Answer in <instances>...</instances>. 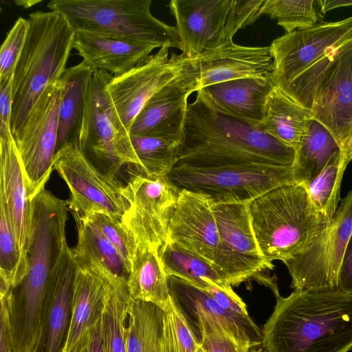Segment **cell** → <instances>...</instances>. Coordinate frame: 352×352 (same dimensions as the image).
Here are the masks:
<instances>
[{
    "label": "cell",
    "mask_w": 352,
    "mask_h": 352,
    "mask_svg": "<svg viewBox=\"0 0 352 352\" xmlns=\"http://www.w3.org/2000/svg\"><path fill=\"white\" fill-rule=\"evenodd\" d=\"M296 151L261 126L216 109L201 89L188 104L177 164L196 167H292Z\"/></svg>",
    "instance_id": "6da1fadb"
},
{
    "label": "cell",
    "mask_w": 352,
    "mask_h": 352,
    "mask_svg": "<svg viewBox=\"0 0 352 352\" xmlns=\"http://www.w3.org/2000/svg\"><path fill=\"white\" fill-rule=\"evenodd\" d=\"M276 303L262 331L266 352L352 350V294L339 290H294Z\"/></svg>",
    "instance_id": "7a4b0ae2"
},
{
    "label": "cell",
    "mask_w": 352,
    "mask_h": 352,
    "mask_svg": "<svg viewBox=\"0 0 352 352\" xmlns=\"http://www.w3.org/2000/svg\"><path fill=\"white\" fill-rule=\"evenodd\" d=\"M28 21L25 42L13 74L12 135L47 87L65 73L76 32L56 11H36L30 14Z\"/></svg>",
    "instance_id": "3957f363"
},
{
    "label": "cell",
    "mask_w": 352,
    "mask_h": 352,
    "mask_svg": "<svg viewBox=\"0 0 352 352\" xmlns=\"http://www.w3.org/2000/svg\"><path fill=\"white\" fill-rule=\"evenodd\" d=\"M252 230L269 263L307 248L329 222L313 206L305 184H286L248 204Z\"/></svg>",
    "instance_id": "277c9868"
},
{
    "label": "cell",
    "mask_w": 352,
    "mask_h": 352,
    "mask_svg": "<svg viewBox=\"0 0 352 352\" xmlns=\"http://www.w3.org/2000/svg\"><path fill=\"white\" fill-rule=\"evenodd\" d=\"M270 46L276 87L283 91L292 81L300 94L313 98L329 69L352 47V16L285 33Z\"/></svg>",
    "instance_id": "5b68a950"
},
{
    "label": "cell",
    "mask_w": 352,
    "mask_h": 352,
    "mask_svg": "<svg viewBox=\"0 0 352 352\" xmlns=\"http://www.w3.org/2000/svg\"><path fill=\"white\" fill-rule=\"evenodd\" d=\"M151 0H52L50 11L62 14L75 32L127 37L157 48L168 45L182 50L175 27L155 18Z\"/></svg>",
    "instance_id": "8992f818"
},
{
    "label": "cell",
    "mask_w": 352,
    "mask_h": 352,
    "mask_svg": "<svg viewBox=\"0 0 352 352\" xmlns=\"http://www.w3.org/2000/svg\"><path fill=\"white\" fill-rule=\"evenodd\" d=\"M265 0H172L182 53L190 58L233 41L240 29L262 14Z\"/></svg>",
    "instance_id": "52a82bcc"
},
{
    "label": "cell",
    "mask_w": 352,
    "mask_h": 352,
    "mask_svg": "<svg viewBox=\"0 0 352 352\" xmlns=\"http://www.w3.org/2000/svg\"><path fill=\"white\" fill-rule=\"evenodd\" d=\"M113 78L95 69L89 84L78 148L100 170L117 179L122 168L138 166L129 131L123 124L107 91Z\"/></svg>",
    "instance_id": "ba28073f"
},
{
    "label": "cell",
    "mask_w": 352,
    "mask_h": 352,
    "mask_svg": "<svg viewBox=\"0 0 352 352\" xmlns=\"http://www.w3.org/2000/svg\"><path fill=\"white\" fill-rule=\"evenodd\" d=\"M166 177L179 190L203 195L212 206L249 204L276 187L294 183L292 167L274 166L196 167L177 164Z\"/></svg>",
    "instance_id": "9c48e42d"
},
{
    "label": "cell",
    "mask_w": 352,
    "mask_h": 352,
    "mask_svg": "<svg viewBox=\"0 0 352 352\" xmlns=\"http://www.w3.org/2000/svg\"><path fill=\"white\" fill-rule=\"evenodd\" d=\"M62 91L60 79L47 87L13 135L30 200L45 189L54 170Z\"/></svg>",
    "instance_id": "30bf717a"
},
{
    "label": "cell",
    "mask_w": 352,
    "mask_h": 352,
    "mask_svg": "<svg viewBox=\"0 0 352 352\" xmlns=\"http://www.w3.org/2000/svg\"><path fill=\"white\" fill-rule=\"evenodd\" d=\"M332 219L303 251L283 261L294 290H336L345 248L352 232V190Z\"/></svg>",
    "instance_id": "8fae6325"
},
{
    "label": "cell",
    "mask_w": 352,
    "mask_h": 352,
    "mask_svg": "<svg viewBox=\"0 0 352 352\" xmlns=\"http://www.w3.org/2000/svg\"><path fill=\"white\" fill-rule=\"evenodd\" d=\"M179 191L166 175L148 176L138 170L131 175L122 191L128 208L120 222L137 250H160L164 245Z\"/></svg>",
    "instance_id": "7c38bea8"
},
{
    "label": "cell",
    "mask_w": 352,
    "mask_h": 352,
    "mask_svg": "<svg viewBox=\"0 0 352 352\" xmlns=\"http://www.w3.org/2000/svg\"><path fill=\"white\" fill-rule=\"evenodd\" d=\"M54 169L67 185L73 215L106 214L120 219L128 208L124 186L97 168L77 145L67 144L54 156Z\"/></svg>",
    "instance_id": "4fadbf2b"
},
{
    "label": "cell",
    "mask_w": 352,
    "mask_h": 352,
    "mask_svg": "<svg viewBox=\"0 0 352 352\" xmlns=\"http://www.w3.org/2000/svg\"><path fill=\"white\" fill-rule=\"evenodd\" d=\"M219 241L213 265L222 280L230 286L254 278L274 265L263 256L254 236L248 204H226L212 206Z\"/></svg>",
    "instance_id": "5bb4252c"
},
{
    "label": "cell",
    "mask_w": 352,
    "mask_h": 352,
    "mask_svg": "<svg viewBox=\"0 0 352 352\" xmlns=\"http://www.w3.org/2000/svg\"><path fill=\"white\" fill-rule=\"evenodd\" d=\"M170 48L160 47L132 69L113 76L107 85L112 102L129 132L146 102L181 72L189 58L183 53L170 56Z\"/></svg>",
    "instance_id": "9a60e30c"
},
{
    "label": "cell",
    "mask_w": 352,
    "mask_h": 352,
    "mask_svg": "<svg viewBox=\"0 0 352 352\" xmlns=\"http://www.w3.org/2000/svg\"><path fill=\"white\" fill-rule=\"evenodd\" d=\"M195 58H188L181 72L155 93L135 118L130 135H150L182 141L188 96L199 91Z\"/></svg>",
    "instance_id": "2e32d148"
},
{
    "label": "cell",
    "mask_w": 352,
    "mask_h": 352,
    "mask_svg": "<svg viewBox=\"0 0 352 352\" xmlns=\"http://www.w3.org/2000/svg\"><path fill=\"white\" fill-rule=\"evenodd\" d=\"M76 262L64 244L50 273L41 314L40 333L32 352H61L70 322Z\"/></svg>",
    "instance_id": "e0dca14e"
},
{
    "label": "cell",
    "mask_w": 352,
    "mask_h": 352,
    "mask_svg": "<svg viewBox=\"0 0 352 352\" xmlns=\"http://www.w3.org/2000/svg\"><path fill=\"white\" fill-rule=\"evenodd\" d=\"M212 206L203 195L180 190L168 223L166 240L212 263L219 241Z\"/></svg>",
    "instance_id": "ac0fdd59"
},
{
    "label": "cell",
    "mask_w": 352,
    "mask_h": 352,
    "mask_svg": "<svg viewBox=\"0 0 352 352\" xmlns=\"http://www.w3.org/2000/svg\"><path fill=\"white\" fill-rule=\"evenodd\" d=\"M313 119L340 145L352 131V47L329 69L316 90Z\"/></svg>",
    "instance_id": "d6986e66"
},
{
    "label": "cell",
    "mask_w": 352,
    "mask_h": 352,
    "mask_svg": "<svg viewBox=\"0 0 352 352\" xmlns=\"http://www.w3.org/2000/svg\"><path fill=\"white\" fill-rule=\"evenodd\" d=\"M194 58L199 89L236 79L272 75L274 70L270 46H242L232 41Z\"/></svg>",
    "instance_id": "ffe728a7"
},
{
    "label": "cell",
    "mask_w": 352,
    "mask_h": 352,
    "mask_svg": "<svg viewBox=\"0 0 352 352\" xmlns=\"http://www.w3.org/2000/svg\"><path fill=\"white\" fill-rule=\"evenodd\" d=\"M0 204L6 211L27 265L31 200L13 135L0 138Z\"/></svg>",
    "instance_id": "44dd1931"
},
{
    "label": "cell",
    "mask_w": 352,
    "mask_h": 352,
    "mask_svg": "<svg viewBox=\"0 0 352 352\" xmlns=\"http://www.w3.org/2000/svg\"><path fill=\"white\" fill-rule=\"evenodd\" d=\"M73 48L94 69L116 76L134 67L157 47L134 38L77 31Z\"/></svg>",
    "instance_id": "7402d4cb"
},
{
    "label": "cell",
    "mask_w": 352,
    "mask_h": 352,
    "mask_svg": "<svg viewBox=\"0 0 352 352\" xmlns=\"http://www.w3.org/2000/svg\"><path fill=\"white\" fill-rule=\"evenodd\" d=\"M275 87L272 75H269L216 83L201 90L219 111L259 125L267 99Z\"/></svg>",
    "instance_id": "603a6c76"
},
{
    "label": "cell",
    "mask_w": 352,
    "mask_h": 352,
    "mask_svg": "<svg viewBox=\"0 0 352 352\" xmlns=\"http://www.w3.org/2000/svg\"><path fill=\"white\" fill-rule=\"evenodd\" d=\"M78 241L72 248L76 263L104 279L113 288L127 287L129 272L118 252L87 217L73 215Z\"/></svg>",
    "instance_id": "cb8c5ba5"
},
{
    "label": "cell",
    "mask_w": 352,
    "mask_h": 352,
    "mask_svg": "<svg viewBox=\"0 0 352 352\" xmlns=\"http://www.w3.org/2000/svg\"><path fill=\"white\" fill-rule=\"evenodd\" d=\"M113 290L102 277L76 263L70 322L61 352H68L87 330L100 321Z\"/></svg>",
    "instance_id": "d4e9b609"
},
{
    "label": "cell",
    "mask_w": 352,
    "mask_h": 352,
    "mask_svg": "<svg viewBox=\"0 0 352 352\" xmlns=\"http://www.w3.org/2000/svg\"><path fill=\"white\" fill-rule=\"evenodd\" d=\"M168 285L170 295L179 305L192 306L204 310L243 346L250 349L261 346L262 331L252 319H243L228 312L205 291L179 278L168 276Z\"/></svg>",
    "instance_id": "484cf974"
},
{
    "label": "cell",
    "mask_w": 352,
    "mask_h": 352,
    "mask_svg": "<svg viewBox=\"0 0 352 352\" xmlns=\"http://www.w3.org/2000/svg\"><path fill=\"white\" fill-rule=\"evenodd\" d=\"M94 71L82 60L78 65L67 68L60 78L63 91L56 153L65 145H78L87 89Z\"/></svg>",
    "instance_id": "4316f807"
},
{
    "label": "cell",
    "mask_w": 352,
    "mask_h": 352,
    "mask_svg": "<svg viewBox=\"0 0 352 352\" xmlns=\"http://www.w3.org/2000/svg\"><path fill=\"white\" fill-rule=\"evenodd\" d=\"M312 118L311 109L298 104L275 87L267 99L260 126L296 151Z\"/></svg>",
    "instance_id": "83f0119b"
},
{
    "label": "cell",
    "mask_w": 352,
    "mask_h": 352,
    "mask_svg": "<svg viewBox=\"0 0 352 352\" xmlns=\"http://www.w3.org/2000/svg\"><path fill=\"white\" fill-rule=\"evenodd\" d=\"M126 285L129 296L133 300L152 303L162 311L171 303L168 276L157 250H137Z\"/></svg>",
    "instance_id": "f1b7e54d"
},
{
    "label": "cell",
    "mask_w": 352,
    "mask_h": 352,
    "mask_svg": "<svg viewBox=\"0 0 352 352\" xmlns=\"http://www.w3.org/2000/svg\"><path fill=\"white\" fill-rule=\"evenodd\" d=\"M339 151V145L328 129L317 120L311 119L296 151L292 166L294 182H310Z\"/></svg>",
    "instance_id": "f546056e"
},
{
    "label": "cell",
    "mask_w": 352,
    "mask_h": 352,
    "mask_svg": "<svg viewBox=\"0 0 352 352\" xmlns=\"http://www.w3.org/2000/svg\"><path fill=\"white\" fill-rule=\"evenodd\" d=\"M159 255L168 276L179 278L203 290L210 282L226 284L211 261L175 243L166 240Z\"/></svg>",
    "instance_id": "4dcf8cb0"
},
{
    "label": "cell",
    "mask_w": 352,
    "mask_h": 352,
    "mask_svg": "<svg viewBox=\"0 0 352 352\" xmlns=\"http://www.w3.org/2000/svg\"><path fill=\"white\" fill-rule=\"evenodd\" d=\"M163 311L155 305L132 300L127 324V352H164Z\"/></svg>",
    "instance_id": "1f68e13d"
},
{
    "label": "cell",
    "mask_w": 352,
    "mask_h": 352,
    "mask_svg": "<svg viewBox=\"0 0 352 352\" xmlns=\"http://www.w3.org/2000/svg\"><path fill=\"white\" fill-rule=\"evenodd\" d=\"M139 165L136 170L148 176H166L176 165L181 142L164 137L130 135Z\"/></svg>",
    "instance_id": "d6a6232c"
},
{
    "label": "cell",
    "mask_w": 352,
    "mask_h": 352,
    "mask_svg": "<svg viewBox=\"0 0 352 352\" xmlns=\"http://www.w3.org/2000/svg\"><path fill=\"white\" fill-rule=\"evenodd\" d=\"M346 166L341 161L339 151L310 182L305 184L313 206L328 221L333 217L341 200L340 191Z\"/></svg>",
    "instance_id": "836d02e7"
},
{
    "label": "cell",
    "mask_w": 352,
    "mask_h": 352,
    "mask_svg": "<svg viewBox=\"0 0 352 352\" xmlns=\"http://www.w3.org/2000/svg\"><path fill=\"white\" fill-rule=\"evenodd\" d=\"M131 301L127 287L113 289L100 319L104 352H127L126 320Z\"/></svg>",
    "instance_id": "e575fe53"
},
{
    "label": "cell",
    "mask_w": 352,
    "mask_h": 352,
    "mask_svg": "<svg viewBox=\"0 0 352 352\" xmlns=\"http://www.w3.org/2000/svg\"><path fill=\"white\" fill-rule=\"evenodd\" d=\"M179 306L196 332L204 352H249L250 348L238 342L204 310L192 306Z\"/></svg>",
    "instance_id": "d590c367"
},
{
    "label": "cell",
    "mask_w": 352,
    "mask_h": 352,
    "mask_svg": "<svg viewBox=\"0 0 352 352\" xmlns=\"http://www.w3.org/2000/svg\"><path fill=\"white\" fill-rule=\"evenodd\" d=\"M263 12L286 33L312 27L324 17L320 0H265Z\"/></svg>",
    "instance_id": "8d00e7d4"
},
{
    "label": "cell",
    "mask_w": 352,
    "mask_h": 352,
    "mask_svg": "<svg viewBox=\"0 0 352 352\" xmlns=\"http://www.w3.org/2000/svg\"><path fill=\"white\" fill-rule=\"evenodd\" d=\"M27 265L10 223L6 209L0 204V288H13L26 274Z\"/></svg>",
    "instance_id": "74e56055"
},
{
    "label": "cell",
    "mask_w": 352,
    "mask_h": 352,
    "mask_svg": "<svg viewBox=\"0 0 352 352\" xmlns=\"http://www.w3.org/2000/svg\"><path fill=\"white\" fill-rule=\"evenodd\" d=\"M162 311L164 352H198L201 344L196 332L173 298L170 306Z\"/></svg>",
    "instance_id": "f35d334b"
},
{
    "label": "cell",
    "mask_w": 352,
    "mask_h": 352,
    "mask_svg": "<svg viewBox=\"0 0 352 352\" xmlns=\"http://www.w3.org/2000/svg\"><path fill=\"white\" fill-rule=\"evenodd\" d=\"M85 217L94 222L114 246L123 259L129 274L137 253V248L122 225L120 219H113L100 213Z\"/></svg>",
    "instance_id": "ab89813d"
},
{
    "label": "cell",
    "mask_w": 352,
    "mask_h": 352,
    "mask_svg": "<svg viewBox=\"0 0 352 352\" xmlns=\"http://www.w3.org/2000/svg\"><path fill=\"white\" fill-rule=\"evenodd\" d=\"M28 26V19L20 16L8 32L0 50V81L13 76L25 42Z\"/></svg>",
    "instance_id": "60d3db41"
},
{
    "label": "cell",
    "mask_w": 352,
    "mask_h": 352,
    "mask_svg": "<svg viewBox=\"0 0 352 352\" xmlns=\"http://www.w3.org/2000/svg\"><path fill=\"white\" fill-rule=\"evenodd\" d=\"M204 291L228 312L243 319H251L248 313L245 303L233 291L232 286L210 282L209 286Z\"/></svg>",
    "instance_id": "b9f144b4"
},
{
    "label": "cell",
    "mask_w": 352,
    "mask_h": 352,
    "mask_svg": "<svg viewBox=\"0 0 352 352\" xmlns=\"http://www.w3.org/2000/svg\"><path fill=\"white\" fill-rule=\"evenodd\" d=\"M13 76L0 81V138L8 139L12 136L11 119L12 113Z\"/></svg>",
    "instance_id": "7bdbcfd3"
},
{
    "label": "cell",
    "mask_w": 352,
    "mask_h": 352,
    "mask_svg": "<svg viewBox=\"0 0 352 352\" xmlns=\"http://www.w3.org/2000/svg\"><path fill=\"white\" fill-rule=\"evenodd\" d=\"M68 352H104L100 321L87 330Z\"/></svg>",
    "instance_id": "ee69618b"
},
{
    "label": "cell",
    "mask_w": 352,
    "mask_h": 352,
    "mask_svg": "<svg viewBox=\"0 0 352 352\" xmlns=\"http://www.w3.org/2000/svg\"><path fill=\"white\" fill-rule=\"evenodd\" d=\"M337 290L352 294V232L340 268Z\"/></svg>",
    "instance_id": "f6af8a7d"
},
{
    "label": "cell",
    "mask_w": 352,
    "mask_h": 352,
    "mask_svg": "<svg viewBox=\"0 0 352 352\" xmlns=\"http://www.w3.org/2000/svg\"><path fill=\"white\" fill-rule=\"evenodd\" d=\"M0 299V352H12L9 310L6 295L1 294Z\"/></svg>",
    "instance_id": "bcb514c9"
},
{
    "label": "cell",
    "mask_w": 352,
    "mask_h": 352,
    "mask_svg": "<svg viewBox=\"0 0 352 352\" xmlns=\"http://www.w3.org/2000/svg\"><path fill=\"white\" fill-rule=\"evenodd\" d=\"M341 161L346 166L352 160V131L340 145Z\"/></svg>",
    "instance_id": "7dc6e473"
},
{
    "label": "cell",
    "mask_w": 352,
    "mask_h": 352,
    "mask_svg": "<svg viewBox=\"0 0 352 352\" xmlns=\"http://www.w3.org/2000/svg\"><path fill=\"white\" fill-rule=\"evenodd\" d=\"M320 3L321 13L323 16L333 9L352 6V0H320Z\"/></svg>",
    "instance_id": "c3c4849f"
},
{
    "label": "cell",
    "mask_w": 352,
    "mask_h": 352,
    "mask_svg": "<svg viewBox=\"0 0 352 352\" xmlns=\"http://www.w3.org/2000/svg\"><path fill=\"white\" fill-rule=\"evenodd\" d=\"M41 1H36V0H33V1L22 0V1H16L15 3H16V4H17L19 6H22L25 8H30V7L34 6L35 4L40 3Z\"/></svg>",
    "instance_id": "681fc988"
},
{
    "label": "cell",
    "mask_w": 352,
    "mask_h": 352,
    "mask_svg": "<svg viewBox=\"0 0 352 352\" xmlns=\"http://www.w3.org/2000/svg\"><path fill=\"white\" fill-rule=\"evenodd\" d=\"M249 352H266L262 346L252 347Z\"/></svg>",
    "instance_id": "f907efd6"
},
{
    "label": "cell",
    "mask_w": 352,
    "mask_h": 352,
    "mask_svg": "<svg viewBox=\"0 0 352 352\" xmlns=\"http://www.w3.org/2000/svg\"><path fill=\"white\" fill-rule=\"evenodd\" d=\"M198 352H204L201 348H200V349L198 351Z\"/></svg>",
    "instance_id": "816d5d0a"
}]
</instances>
